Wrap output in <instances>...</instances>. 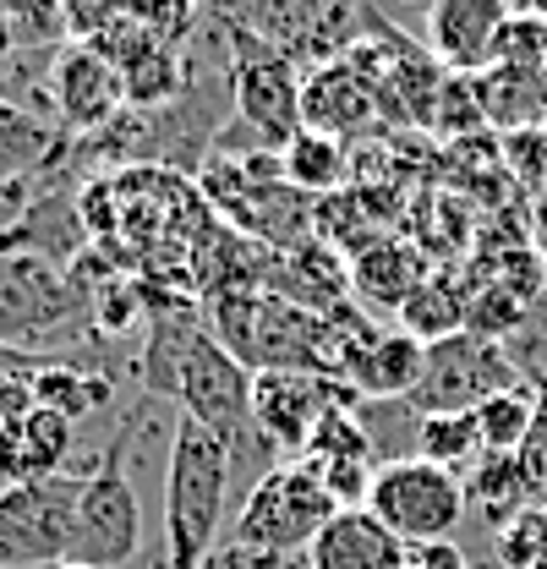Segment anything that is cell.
<instances>
[{
    "label": "cell",
    "mask_w": 547,
    "mask_h": 569,
    "mask_svg": "<svg viewBox=\"0 0 547 569\" xmlns=\"http://www.w3.org/2000/svg\"><path fill=\"white\" fill-rule=\"evenodd\" d=\"M11 488H17V482H11V477H6V471H0V498L11 493Z\"/></svg>",
    "instance_id": "cell-35"
},
{
    "label": "cell",
    "mask_w": 547,
    "mask_h": 569,
    "mask_svg": "<svg viewBox=\"0 0 547 569\" xmlns=\"http://www.w3.org/2000/svg\"><path fill=\"white\" fill-rule=\"evenodd\" d=\"M543 269H547V258H543Z\"/></svg>",
    "instance_id": "cell-39"
},
{
    "label": "cell",
    "mask_w": 547,
    "mask_h": 569,
    "mask_svg": "<svg viewBox=\"0 0 547 569\" xmlns=\"http://www.w3.org/2000/svg\"><path fill=\"white\" fill-rule=\"evenodd\" d=\"M515 383H526V378L515 372L509 351L460 329V335L427 346L421 383H416L410 406H416L421 417H471L481 400H493V395H504V389H515Z\"/></svg>",
    "instance_id": "cell-7"
},
{
    "label": "cell",
    "mask_w": 547,
    "mask_h": 569,
    "mask_svg": "<svg viewBox=\"0 0 547 569\" xmlns=\"http://www.w3.org/2000/svg\"><path fill=\"white\" fill-rule=\"evenodd\" d=\"M421 280H427V269H421L416 247H406V241H372V247L356 252V263H350L356 296L372 301V307H395V312L406 307V296Z\"/></svg>",
    "instance_id": "cell-16"
},
{
    "label": "cell",
    "mask_w": 547,
    "mask_h": 569,
    "mask_svg": "<svg viewBox=\"0 0 547 569\" xmlns=\"http://www.w3.org/2000/svg\"><path fill=\"white\" fill-rule=\"evenodd\" d=\"M477 82L481 116L504 132H526V127H547V71H520V67H493L471 77Z\"/></svg>",
    "instance_id": "cell-13"
},
{
    "label": "cell",
    "mask_w": 547,
    "mask_h": 569,
    "mask_svg": "<svg viewBox=\"0 0 547 569\" xmlns=\"http://www.w3.org/2000/svg\"><path fill=\"white\" fill-rule=\"evenodd\" d=\"M477 432H481V449L487 455H520L537 432V389L531 383H515L493 400H481L477 411Z\"/></svg>",
    "instance_id": "cell-20"
},
{
    "label": "cell",
    "mask_w": 547,
    "mask_h": 569,
    "mask_svg": "<svg viewBox=\"0 0 547 569\" xmlns=\"http://www.w3.org/2000/svg\"><path fill=\"white\" fill-rule=\"evenodd\" d=\"M416 569H471V553L460 542H427V548H406Z\"/></svg>",
    "instance_id": "cell-29"
},
{
    "label": "cell",
    "mask_w": 547,
    "mask_h": 569,
    "mask_svg": "<svg viewBox=\"0 0 547 569\" xmlns=\"http://www.w3.org/2000/svg\"><path fill=\"white\" fill-rule=\"evenodd\" d=\"M356 422L372 443V460L378 466H400L416 460V438H421V411L410 400H361L356 406Z\"/></svg>",
    "instance_id": "cell-22"
},
{
    "label": "cell",
    "mask_w": 547,
    "mask_h": 569,
    "mask_svg": "<svg viewBox=\"0 0 547 569\" xmlns=\"http://www.w3.org/2000/svg\"><path fill=\"white\" fill-rule=\"evenodd\" d=\"M77 498L82 477H39L17 482L0 498V569H56L67 565L71 526H77Z\"/></svg>",
    "instance_id": "cell-6"
},
{
    "label": "cell",
    "mask_w": 547,
    "mask_h": 569,
    "mask_svg": "<svg viewBox=\"0 0 547 569\" xmlns=\"http://www.w3.org/2000/svg\"><path fill=\"white\" fill-rule=\"evenodd\" d=\"M537 569H547V559H543V565H537Z\"/></svg>",
    "instance_id": "cell-38"
},
{
    "label": "cell",
    "mask_w": 547,
    "mask_h": 569,
    "mask_svg": "<svg viewBox=\"0 0 547 569\" xmlns=\"http://www.w3.org/2000/svg\"><path fill=\"white\" fill-rule=\"evenodd\" d=\"M493 553L504 569H537L547 559V509H520L515 520H504L493 531Z\"/></svg>",
    "instance_id": "cell-25"
},
{
    "label": "cell",
    "mask_w": 547,
    "mask_h": 569,
    "mask_svg": "<svg viewBox=\"0 0 547 569\" xmlns=\"http://www.w3.org/2000/svg\"><path fill=\"white\" fill-rule=\"evenodd\" d=\"M307 565L312 569H400L406 565V542L395 531H384L378 515L340 509L318 531V542L307 548Z\"/></svg>",
    "instance_id": "cell-12"
},
{
    "label": "cell",
    "mask_w": 547,
    "mask_h": 569,
    "mask_svg": "<svg viewBox=\"0 0 547 569\" xmlns=\"http://www.w3.org/2000/svg\"><path fill=\"white\" fill-rule=\"evenodd\" d=\"M460 482H466V509H477L493 531H498L504 520H515L520 509H531L520 455H481Z\"/></svg>",
    "instance_id": "cell-17"
},
{
    "label": "cell",
    "mask_w": 547,
    "mask_h": 569,
    "mask_svg": "<svg viewBox=\"0 0 547 569\" xmlns=\"http://www.w3.org/2000/svg\"><path fill=\"white\" fill-rule=\"evenodd\" d=\"M498 67L547 71V6L509 11V22L498 33Z\"/></svg>",
    "instance_id": "cell-26"
},
{
    "label": "cell",
    "mask_w": 547,
    "mask_h": 569,
    "mask_svg": "<svg viewBox=\"0 0 547 569\" xmlns=\"http://www.w3.org/2000/svg\"><path fill=\"white\" fill-rule=\"evenodd\" d=\"M421 361H427V346L410 340L406 329L378 335L372 351L361 356V367L350 372V389L361 400H410L416 383H421Z\"/></svg>",
    "instance_id": "cell-15"
},
{
    "label": "cell",
    "mask_w": 547,
    "mask_h": 569,
    "mask_svg": "<svg viewBox=\"0 0 547 569\" xmlns=\"http://www.w3.org/2000/svg\"><path fill=\"white\" fill-rule=\"evenodd\" d=\"M71 455H77V422L44 411V406L17 422V482L61 477L71 471Z\"/></svg>",
    "instance_id": "cell-19"
},
{
    "label": "cell",
    "mask_w": 547,
    "mask_h": 569,
    "mask_svg": "<svg viewBox=\"0 0 547 569\" xmlns=\"http://www.w3.org/2000/svg\"><path fill=\"white\" fill-rule=\"evenodd\" d=\"M50 99H56V110L71 132H93V127L116 121V104L127 93H121L116 67L93 44H67L50 61Z\"/></svg>",
    "instance_id": "cell-10"
},
{
    "label": "cell",
    "mask_w": 547,
    "mask_h": 569,
    "mask_svg": "<svg viewBox=\"0 0 547 569\" xmlns=\"http://www.w3.org/2000/svg\"><path fill=\"white\" fill-rule=\"evenodd\" d=\"M274 569H312V565H307V553H290V559H274Z\"/></svg>",
    "instance_id": "cell-34"
},
{
    "label": "cell",
    "mask_w": 547,
    "mask_h": 569,
    "mask_svg": "<svg viewBox=\"0 0 547 569\" xmlns=\"http://www.w3.org/2000/svg\"><path fill=\"white\" fill-rule=\"evenodd\" d=\"M481 455V432L477 417H421V438H416V460L449 471V477H466Z\"/></svg>",
    "instance_id": "cell-23"
},
{
    "label": "cell",
    "mask_w": 547,
    "mask_h": 569,
    "mask_svg": "<svg viewBox=\"0 0 547 569\" xmlns=\"http://www.w3.org/2000/svg\"><path fill=\"white\" fill-rule=\"evenodd\" d=\"M481 121L487 116H481V104H477V82L471 77H449L444 93H438V110H432V132L438 138H460V132H471Z\"/></svg>",
    "instance_id": "cell-27"
},
{
    "label": "cell",
    "mask_w": 547,
    "mask_h": 569,
    "mask_svg": "<svg viewBox=\"0 0 547 569\" xmlns=\"http://www.w3.org/2000/svg\"><path fill=\"white\" fill-rule=\"evenodd\" d=\"M28 367H39V356H33V351L0 346V378H11V372H28Z\"/></svg>",
    "instance_id": "cell-31"
},
{
    "label": "cell",
    "mask_w": 547,
    "mask_h": 569,
    "mask_svg": "<svg viewBox=\"0 0 547 569\" xmlns=\"http://www.w3.org/2000/svg\"><path fill=\"white\" fill-rule=\"evenodd\" d=\"M335 406H361L356 389H345L324 372H252V427L274 443L279 460H301L312 427Z\"/></svg>",
    "instance_id": "cell-8"
},
{
    "label": "cell",
    "mask_w": 547,
    "mask_h": 569,
    "mask_svg": "<svg viewBox=\"0 0 547 569\" xmlns=\"http://www.w3.org/2000/svg\"><path fill=\"white\" fill-rule=\"evenodd\" d=\"M367 515L384 520V531H395L406 548L427 542H455V526L466 520V482L427 466V460H400V466H378Z\"/></svg>",
    "instance_id": "cell-5"
},
{
    "label": "cell",
    "mask_w": 547,
    "mask_h": 569,
    "mask_svg": "<svg viewBox=\"0 0 547 569\" xmlns=\"http://www.w3.org/2000/svg\"><path fill=\"white\" fill-rule=\"evenodd\" d=\"M378 88L350 67V61H329V67H312L301 82V127L318 132V138H350V132H367L378 121Z\"/></svg>",
    "instance_id": "cell-11"
},
{
    "label": "cell",
    "mask_w": 547,
    "mask_h": 569,
    "mask_svg": "<svg viewBox=\"0 0 547 569\" xmlns=\"http://www.w3.org/2000/svg\"><path fill=\"white\" fill-rule=\"evenodd\" d=\"M213 17H219V28L230 39V88H236L241 121H252L258 142L279 153L285 142L301 132V77L236 11H213Z\"/></svg>",
    "instance_id": "cell-4"
},
{
    "label": "cell",
    "mask_w": 547,
    "mask_h": 569,
    "mask_svg": "<svg viewBox=\"0 0 547 569\" xmlns=\"http://www.w3.org/2000/svg\"><path fill=\"white\" fill-rule=\"evenodd\" d=\"M335 515H340V503L312 477V466L285 460L241 498V509H236V520L225 531H230V542H241L252 553L290 559V553H307Z\"/></svg>",
    "instance_id": "cell-2"
},
{
    "label": "cell",
    "mask_w": 547,
    "mask_h": 569,
    "mask_svg": "<svg viewBox=\"0 0 547 569\" xmlns=\"http://www.w3.org/2000/svg\"><path fill=\"white\" fill-rule=\"evenodd\" d=\"M50 153H56V138L33 116H22L17 104L0 99V181H17L22 187Z\"/></svg>",
    "instance_id": "cell-24"
},
{
    "label": "cell",
    "mask_w": 547,
    "mask_h": 569,
    "mask_svg": "<svg viewBox=\"0 0 547 569\" xmlns=\"http://www.w3.org/2000/svg\"><path fill=\"white\" fill-rule=\"evenodd\" d=\"M148 548L142 531V498L127 471V455L110 432V443L99 449V460L82 477V498H77V526H71L67 565L77 569H127Z\"/></svg>",
    "instance_id": "cell-3"
},
{
    "label": "cell",
    "mask_w": 547,
    "mask_h": 569,
    "mask_svg": "<svg viewBox=\"0 0 547 569\" xmlns=\"http://www.w3.org/2000/svg\"><path fill=\"white\" fill-rule=\"evenodd\" d=\"M198 569H274V559L269 553H252V548H241V542H230V537H225V542H219Z\"/></svg>",
    "instance_id": "cell-30"
},
{
    "label": "cell",
    "mask_w": 547,
    "mask_h": 569,
    "mask_svg": "<svg viewBox=\"0 0 547 569\" xmlns=\"http://www.w3.org/2000/svg\"><path fill=\"white\" fill-rule=\"evenodd\" d=\"M400 569H416V565H410V559H406V565H400Z\"/></svg>",
    "instance_id": "cell-37"
},
{
    "label": "cell",
    "mask_w": 547,
    "mask_h": 569,
    "mask_svg": "<svg viewBox=\"0 0 547 569\" xmlns=\"http://www.w3.org/2000/svg\"><path fill=\"white\" fill-rule=\"evenodd\" d=\"M33 406L67 417V422H88L99 411H116L121 395L99 367H71V361H44L33 372Z\"/></svg>",
    "instance_id": "cell-14"
},
{
    "label": "cell",
    "mask_w": 547,
    "mask_h": 569,
    "mask_svg": "<svg viewBox=\"0 0 547 569\" xmlns=\"http://www.w3.org/2000/svg\"><path fill=\"white\" fill-rule=\"evenodd\" d=\"M225 503H230V449L208 427L181 417L165 466V526H159L170 569H198L225 542Z\"/></svg>",
    "instance_id": "cell-1"
},
{
    "label": "cell",
    "mask_w": 547,
    "mask_h": 569,
    "mask_svg": "<svg viewBox=\"0 0 547 569\" xmlns=\"http://www.w3.org/2000/svg\"><path fill=\"white\" fill-rule=\"evenodd\" d=\"M504 164H509L526 187H547V127L504 132Z\"/></svg>",
    "instance_id": "cell-28"
},
{
    "label": "cell",
    "mask_w": 547,
    "mask_h": 569,
    "mask_svg": "<svg viewBox=\"0 0 547 569\" xmlns=\"http://www.w3.org/2000/svg\"><path fill=\"white\" fill-rule=\"evenodd\" d=\"M17 50V33H11V11H0V61Z\"/></svg>",
    "instance_id": "cell-32"
},
{
    "label": "cell",
    "mask_w": 547,
    "mask_h": 569,
    "mask_svg": "<svg viewBox=\"0 0 547 569\" xmlns=\"http://www.w3.org/2000/svg\"><path fill=\"white\" fill-rule=\"evenodd\" d=\"M466 307H471V290H460L449 274H427L400 307V329L421 346H438L466 329Z\"/></svg>",
    "instance_id": "cell-18"
},
{
    "label": "cell",
    "mask_w": 547,
    "mask_h": 569,
    "mask_svg": "<svg viewBox=\"0 0 547 569\" xmlns=\"http://www.w3.org/2000/svg\"><path fill=\"white\" fill-rule=\"evenodd\" d=\"M56 569H77V565H56Z\"/></svg>",
    "instance_id": "cell-36"
},
{
    "label": "cell",
    "mask_w": 547,
    "mask_h": 569,
    "mask_svg": "<svg viewBox=\"0 0 547 569\" xmlns=\"http://www.w3.org/2000/svg\"><path fill=\"white\" fill-rule=\"evenodd\" d=\"M279 170H285V187L290 192H335L350 170L345 159V142L318 138V132H296V138L279 148Z\"/></svg>",
    "instance_id": "cell-21"
},
{
    "label": "cell",
    "mask_w": 547,
    "mask_h": 569,
    "mask_svg": "<svg viewBox=\"0 0 547 569\" xmlns=\"http://www.w3.org/2000/svg\"><path fill=\"white\" fill-rule=\"evenodd\" d=\"M531 438H547V378L537 383V432Z\"/></svg>",
    "instance_id": "cell-33"
},
{
    "label": "cell",
    "mask_w": 547,
    "mask_h": 569,
    "mask_svg": "<svg viewBox=\"0 0 547 569\" xmlns=\"http://www.w3.org/2000/svg\"><path fill=\"white\" fill-rule=\"evenodd\" d=\"M509 6L498 0H438L427 11V56L455 77H481L498 67V33Z\"/></svg>",
    "instance_id": "cell-9"
}]
</instances>
